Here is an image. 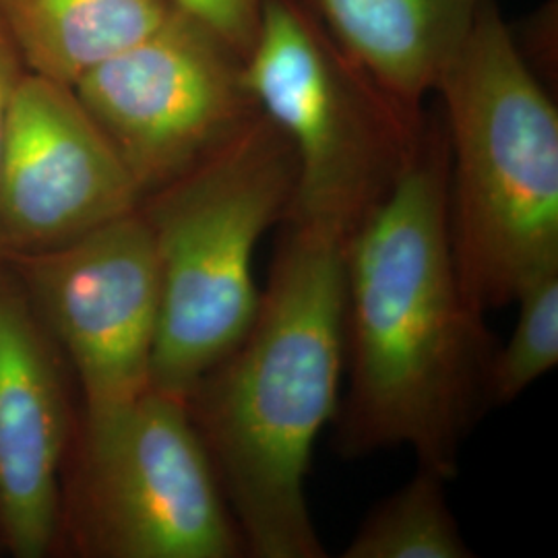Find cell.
Here are the masks:
<instances>
[{"label":"cell","mask_w":558,"mask_h":558,"mask_svg":"<svg viewBox=\"0 0 558 558\" xmlns=\"http://www.w3.org/2000/svg\"><path fill=\"white\" fill-rule=\"evenodd\" d=\"M449 480L418 468L391 497L379 502L362 521L343 558H470L447 502Z\"/></svg>","instance_id":"cell-13"},{"label":"cell","mask_w":558,"mask_h":558,"mask_svg":"<svg viewBox=\"0 0 558 558\" xmlns=\"http://www.w3.org/2000/svg\"><path fill=\"white\" fill-rule=\"evenodd\" d=\"M172 0H0V25L25 71L75 85L149 36Z\"/></svg>","instance_id":"cell-12"},{"label":"cell","mask_w":558,"mask_h":558,"mask_svg":"<svg viewBox=\"0 0 558 558\" xmlns=\"http://www.w3.org/2000/svg\"><path fill=\"white\" fill-rule=\"evenodd\" d=\"M186 13L207 23L242 60L255 40L263 0H172Z\"/></svg>","instance_id":"cell-15"},{"label":"cell","mask_w":558,"mask_h":558,"mask_svg":"<svg viewBox=\"0 0 558 558\" xmlns=\"http://www.w3.org/2000/svg\"><path fill=\"white\" fill-rule=\"evenodd\" d=\"M110 141L73 85L25 71L0 158V253L64 246L140 207Z\"/></svg>","instance_id":"cell-9"},{"label":"cell","mask_w":558,"mask_h":558,"mask_svg":"<svg viewBox=\"0 0 558 558\" xmlns=\"http://www.w3.org/2000/svg\"><path fill=\"white\" fill-rule=\"evenodd\" d=\"M75 536L106 558H240L239 525L184 399L147 389L85 416Z\"/></svg>","instance_id":"cell-6"},{"label":"cell","mask_w":558,"mask_h":558,"mask_svg":"<svg viewBox=\"0 0 558 558\" xmlns=\"http://www.w3.org/2000/svg\"><path fill=\"white\" fill-rule=\"evenodd\" d=\"M2 259L71 360L85 416L151 389L160 265L140 207L59 248Z\"/></svg>","instance_id":"cell-8"},{"label":"cell","mask_w":558,"mask_h":558,"mask_svg":"<svg viewBox=\"0 0 558 558\" xmlns=\"http://www.w3.org/2000/svg\"><path fill=\"white\" fill-rule=\"evenodd\" d=\"M255 319L189 393L246 555L323 558L306 499L315 442L345 366V244L279 221Z\"/></svg>","instance_id":"cell-2"},{"label":"cell","mask_w":558,"mask_h":558,"mask_svg":"<svg viewBox=\"0 0 558 558\" xmlns=\"http://www.w3.org/2000/svg\"><path fill=\"white\" fill-rule=\"evenodd\" d=\"M296 184L288 137L259 112L191 172L141 199L160 265L151 387L186 399L255 319V255Z\"/></svg>","instance_id":"cell-4"},{"label":"cell","mask_w":558,"mask_h":558,"mask_svg":"<svg viewBox=\"0 0 558 558\" xmlns=\"http://www.w3.org/2000/svg\"><path fill=\"white\" fill-rule=\"evenodd\" d=\"M518 323L488 368V403H511L558 364V269L518 294Z\"/></svg>","instance_id":"cell-14"},{"label":"cell","mask_w":558,"mask_h":558,"mask_svg":"<svg viewBox=\"0 0 558 558\" xmlns=\"http://www.w3.org/2000/svg\"><path fill=\"white\" fill-rule=\"evenodd\" d=\"M393 100L424 110L484 0H300Z\"/></svg>","instance_id":"cell-11"},{"label":"cell","mask_w":558,"mask_h":558,"mask_svg":"<svg viewBox=\"0 0 558 558\" xmlns=\"http://www.w3.org/2000/svg\"><path fill=\"white\" fill-rule=\"evenodd\" d=\"M244 81L294 149L283 220L348 246L408 166L426 112L383 92L300 0H263Z\"/></svg>","instance_id":"cell-5"},{"label":"cell","mask_w":558,"mask_h":558,"mask_svg":"<svg viewBox=\"0 0 558 558\" xmlns=\"http://www.w3.org/2000/svg\"><path fill=\"white\" fill-rule=\"evenodd\" d=\"M459 283L486 315L558 269V110L497 0H484L437 92Z\"/></svg>","instance_id":"cell-3"},{"label":"cell","mask_w":558,"mask_h":558,"mask_svg":"<svg viewBox=\"0 0 558 558\" xmlns=\"http://www.w3.org/2000/svg\"><path fill=\"white\" fill-rule=\"evenodd\" d=\"M23 73H25V66L21 62L20 52L15 50L13 41L0 25V158H2L9 108ZM0 259H2V253H0Z\"/></svg>","instance_id":"cell-16"},{"label":"cell","mask_w":558,"mask_h":558,"mask_svg":"<svg viewBox=\"0 0 558 558\" xmlns=\"http://www.w3.org/2000/svg\"><path fill=\"white\" fill-rule=\"evenodd\" d=\"M449 154L426 114L391 193L345 248V362L336 449L408 447L456 478L459 449L488 403L493 338L461 290L447 221Z\"/></svg>","instance_id":"cell-1"},{"label":"cell","mask_w":558,"mask_h":558,"mask_svg":"<svg viewBox=\"0 0 558 558\" xmlns=\"http://www.w3.org/2000/svg\"><path fill=\"white\" fill-rule=\"evenodd\" d=\"M73 87L141 199L214 156L260 112L239 52L179 4Z\"/></svg>","instance_id":"cell-7"},{"label":"cell","mask_w":558,"mask_h":558,"mask_svg":"<svg viewBox=\"0 0 558 558\" xmlns=\"http://www.w3.org/2000/svg\"><path fill=\"white\" fill-rule=\"evenodd\" d=\"M64 447L59 366L20 279L0 259V539L15 557H44L57 538Z\"/></svg>","instance_id":"cell-10"}]
</instances>
